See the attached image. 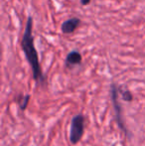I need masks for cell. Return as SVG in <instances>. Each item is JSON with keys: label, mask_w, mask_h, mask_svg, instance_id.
<instances>
[{"label": "cell", "mask_w": 145, "mask_h": 146, "mask_svg": "<svg viewBox=\"0 0 145 146\" xmlns=\"http://www.w3.org/2000/svg\"><path fill=\"white\" fill-rule=\"evenodd\" d=\"M29 100H30V96H29V94H27V96H23V98H21V102H20V108H21L22 110H26Z\"/></svg>", "instance_id": "7"}, {"label": "cell", "mask_w": 145, "mask_h": 146, "mask_svg": "<svg viewBox=\"0 0 145 146\" xmlns=\"http://www.w3.org/2000/svg\"><path fill=\"white\" fill-rule=\"evenodd\" d=\"M32 31H33V18L32 16H28L25 30H24L23 37H22L21 47L26 57V60L28 61L32 69L34 81L37 84H43L45 82V76L41 69L38 52L36 50L35 44H34V37Z\"/></svg>", "instance_id": "1"}, {"label": "cell", "mask_w": 145, "mask_h": 146, "mask_svg": "<svg viewBox=\"0 0 145 146\" xmlns=\"http://www.w3.org/2000/svg\"><path fill=\"white\" fill-rule=\"evenodd\" d=\"M81 61H83V57H81V54L79 52V51H71L68 55H67L66 58V67H73V66H77L81 65Z\"/></svg>", "instance_id": "5"}, {"label": "cell", "mask_w": 145, "mask_h": 146, "mask_svg": "<svg viewBox=\"0 0 145 146\" xmlns=\"http://www.w3.org/2000/svg\"><path fill=\"white\" fill-rule=\"evenodd\" d=\"M119 92L121 94V98L123 100H125V102H132V100H133V96H132L130 90H122L121 88L119 87Z\"/></svg>", "instance_id": "6"}, {"label": "cell", "mask_w": 145, "mask_h": 146, "mask_svg": "<svg viewBox=\"0 0 145 146\" xmlns=\"http://www.w3.org/2000/svg\"><path fill=\"white\" fill-rule=\"evenodd\" d=\"M79 1H81V5H83V6H87L91 3V0H79Z\"/></svg>", "instance_id": "8"}, {"label": "cell", "mask_w": 145, "mask_h": 146, "mask_svg": "<svg viewBox=\"0 0 145 146\" xmlns=\"http://www.w3.org/2000/svg\"><path fill=\"white\" fill-rule=\"evenodd\" d=\"M118 94H119V87H118L116 84L112 83L110 85V98H111L112 106H113V110L115 111V118L117 120V124L119 126V128L125 133V135L127 136L128 130L126 128L125 122H124V118L122 115V108L121 104L119 102V98H118Z\"/></svg>", "instance_id": "2"}, {"label": "cell", "mask_w": 145, "mask_h": 146, "mask_svg": "<svg viewBox=\"0 0 145 146\" xmlns=\"http://www.w3.org/2000/svg\"><path fill=\"white\" fill-rule=\"evenodd\" d=\"M81 24V19L77 17H72L70 19L66 20L63 22L62 26H61V30L64 34H71V33L75 32V30Z\"/></svg>", "instance_id": "4"}, {"label": "cell", "mask_w": 145, "mask_h": 146, "mask_svg": "<svg viewBox=\"0 0 145 146\" xmlns=\"http://www.w3.org/2000/svg\"><path fill=\"white\" fill-rule=\"evenodd\" d=\"M83 130H85V117L83 114H75L71 122L70 141L73 145L79 142L83 135Z\"/></svg>", "instance_id": "3"}]
</instances>
